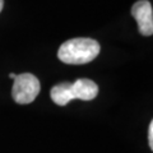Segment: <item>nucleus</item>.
Wrapping results in <instances>:
<instances>
[{
	"label": "nucleus",
	"instance_id": "f257e3e1",
	"mask_svg": "<svg viewBox=\"0 0 153 153\" xmlns=\"http://www.w3.org/2000/svg\"><path fill=\"white\" fill-rule=\"evenodd\" d=\"M100 49V44L93 38H71L60 46L57 57L65 64H87L98 56Z\"/></svg>",
	"mask_w": 153,
	"mask_h": 153
},
{
	"label": "nucleus",
	"instance_id": "f03ea898",
	"mask_svg": "<svg viewBox=\"0 0 153 153\" xmlns=\"http://www.w3.org/2000/svg\"><path fill=\"white\" fill-rule=\"evenodd\" d=\"M40 82L33 74L23 73L16 75L13 83L12 96L14 101L21 105L31 103L40 93Z\"/></svg>",
	"mask_w": 153,
	"mask_h": 153
},
{
	"label": "nucleus",
	"instance_id": "7ed1b4c3",
	"mask_svg": "<svg viewBox=\"0 0 153 153\" xmlns=\"http://www.w3.org/2000/svg\"><path fill=\"white\" fill-rule=\"evenodd\" d=\"M131 16L138 23V30L143 36L153 33V9L148 0H139L131 8Z\"/></svg>",
	"mask_w": 153,
	"mask_h": 153
},
{
	"label": "nucleus",
	"instance_id": "20e7f679",
	"mask_svg": "<svg viewBox=\"0 0 153 153\" xmlns=\"http://www.w3.org/2000/svg\"><path fill=\"white\" fill-rule=\"evenodd\" d=\"M70 93L73 100L91 101L98 94V87L91 79H78L74 83H70Z\"/></svg>",
	"mask_w": 153,
	"mask_h": 153
},
{
	"label": "nucleus",
	"instance_id": "39448f33",
	"mask_svg": "<svg viewBox=\"0 0 153 153\" xmlns=\"http://www.w3.org/2000/svg\"><path fill=\"white\" fill-rule=\"evenodd\" d=\"M51 100L59 106H65L66 103H69L71 100V93H70V83L64 82L52 87L51 89Z\"/></svg>",
	"mask_w": 153,
	"mask_h": 153
},
{
	"label": "nucleus",
	"instance_id": "423d86ee",
	"mask_svg": "<svg viewBox=\"0 0 153 153\" xmlns=\"http://www.w3.org/2000/svg\"><path fill=\"white\" fill-rule=\"evenodd\" d=\"M148 143H149V148L153 149V123L151 121L149 126H148Z\"/></svg>",
	"mask_w": 153,
	"mask_h": 153
},
{
	"label": "nucleus",
	"instance_id": "0eeeda50",
	"mask_svg": "<svg viewBox=\"0 0 153 153\" xmlns=\"http://www.w3.org/2000/svg\"><path fill=\"white\" fill-rule=\"evenodd\" d=\"M3 7H4V1L3 0H0V12L3 10Z\"/></svg>",
	"mask_w": 153,
	"mask_h": 153
},
{
	"label": "nucleus",
	"instance_id": "6e6552de",
	"mask_svg": "<svg viewBox=\"0 0 153 153\" xmlns=\"http://www.w3.org/2000/svg\"><path fill=\"white\" fill-rule=\"evenodd\" d=\"M9 78L14 79V78H16V74H14V73H10V74H9Z\"/></svg>",
	"mask_w": 153,
	"mask_h": 153
}]
</instances>
